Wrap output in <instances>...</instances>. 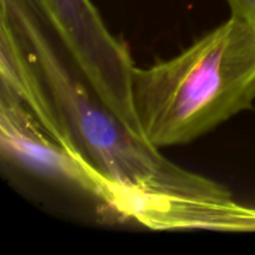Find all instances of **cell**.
<instances>
[{"label":"cell","mask_w":255,"mask_h":255,"mask_svg":"<svg viewBox=\"0 0 255 255\" xmlns=\"http://www.w3.org/2000/svg\"><path fill=\"white\" fill-rule=\"evenodd\" d=\"M0 144L4 159L52 183L94 197L115 209L116 193L111 184L67 151L14 94L2 87Z\"/></svg>","instance_id":"cell-3"},{"label":"cell","mask_w":255,"mask_h":255,"mask_svg":"<svg viewBox=\"0 0 255 255\" xmlns=\"http://www.w3.org/2000/svg\"><path fill=\"white\" fill-rule=\"evenodd\" d=\"M132 99L141 136L156 148L184 146L255 102V30L229 16L187 49L134 66Z\"/></svg>","instance_id":"cell-2"},{"label":"cell","mask_w":255,"mask_h":255,"mask_svg":"<svg viewBox=\"0 0 255 255\" xmlns=\"http://www.w3.org/2000/svg\"><path fill=\"white\" fill-rule=\"evenodd\" d=\"M231 16L246 22L255 30V0H226Z\"/></svg>","instance_id":"cell-4"},{"label":"cell","mask_w":255,"mask_h":255,"mask_svg":"<svg viewBox=\"0 0 255 255\" xmlns=\"http://www.w3.org/2000/svg\"><path fill=\"white\" fill-rule=\"evenodd\" d=\"M0 79L51 136L111 184L121 216L166 229L179 209L233 202L227 187L169 161L105 105L41 0H0Z\"/></svg>","instance_id":"cell-1"}]
</instances>
